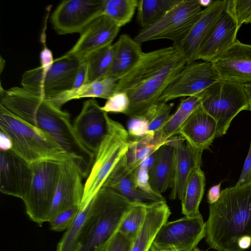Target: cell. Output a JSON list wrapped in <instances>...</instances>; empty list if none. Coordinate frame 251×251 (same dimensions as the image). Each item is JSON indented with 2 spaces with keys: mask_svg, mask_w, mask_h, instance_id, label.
<instances>
[{
  "mask_svg": "<svg viewBox=\"0 0 251 251\" xmlns=\"http://www.w3.org/2000/svg\"><path fill=\"white\" fill-rule=\"evenodd\" d=\"M158 251H180L176 248H157Z\"/></svg>",
  "mask_w": 251,
  "mask_h": 251,
  "instance_id": "50",
  "label": "cell"
},
{
  "mask_svg": "<svg viewBox=\"0 0 251 251\" xmlns=\"http://www.w3.org/2000/svg\"><path fill=\"white\" fill-rule=\"evenodd\" d=\"M211 63L221 79L251 83V44L237 40Z\"/></svg>",
  "mask_w": 251,
  "mask_h": 251,
  "instance_id": "19",
  "label": "cell"
},
{
  "mask_svg": "<svg viewBox=\"0 0 251 251\" xmlns=\"http://www.w3.org/2000/svg\"><path fill=\"white\" fill-rule=\"evenodd\" d=\"M146 206V204L137 203L130 207L126 212L118 231L134 241L145 221Z\"/></svg>",
  "mask_w": 251,
  "mask_h": 251,
  "instance_id": "33",
  "label": "cell"
},
{
  "mask_svg": "<svg viewBox=\"0 0 251 251\" xmlns=\"http://www.w3.org/2000/svg\"><path fill=\"white\" fill-rule=\"evenodd\" d=\"M225 0H212L202 10L201 16L184 39L177 47L187 63L197 60L199 51L209 35L223 7Z\"/></svg>",
  "mask_w": 251,
  "mask_h": 251,
  "instance_id": "20",
  "label": "cell"
},
{
  "mask_svg": "<svg viewBox=\"0 0 251 251\" xmlns=\"http://www.w3.org/2000/svg\"><path fill=\"white\" fill-rule=\"evenodd\" d=\"M245 87L249 102V110L251 111V83L245 84Z\"/></svg>",
  "mask_w": 251,
  "mask_h": 251,
  "instance_id": "48",
  "label": "cell"
},
{
  "mask_svg": "<svg viewBox=\"0 0 251 251\" xmlns=\"http://www.w3.org/2000/svg\"><path fill=\"white\" fill-rule=\"evenodd\" d=\"M250 181H251V142L243 169L235 185H241Z\"/></svg>",
  "mask_w": 251,
  "mask_h": 251,
  "instance_id": "41",
  "label": "cell"
},
{
  "mask_svg": "<svg viewBox=\"0 0 251 251\" xmlns=\"http://www.w3.org/2000/svg\"><path fill=\"white\" fill-rule=\"evenodd\" d=\"M174 106V103L159 102L143 116L149 121L148 130L146 136L153 138L155 133L162 129L171 116Z\"/></svg>",
  "mask_w": 251,
  "mask_h": 251,
  "instance_id": "34",
  "label": "cell"
},
{
  "mask_svg": "<svg viewBox=\"0 0 251 251\" xmlns=\"http://www.w3.org/2000/svg\"><path fill=\"white\" fill-rule=\"evenodd\" d=\"M234 10V0H225L222 10L201 48L197 60L211 62L235 41L240 29Z\"/></svg>",
  "mask_w": 251,
  "mask_h": 251,
  "instance_id": "14",
  "label": "cell"
},
{
  "mask_svg": "<svg viewBox=\"0 0 251 251\" xmlns=\"http://www.w3.org/2000/svg\"><path fill=\"white\" fill-rule=\"evenodd\" d=\"M179 0H140L137 6V21L142 28L162 17Z\"/></svg>",
  "mask_w": 251,
  "mask_h": 251,
  "instance_id": "31",
  "label": "cell"
},
{
  "mask_svg": "<svg viewBox=\"0 0 251 251\" xmlns=\"http://www.w3.org/2000/svg\"><path fill=\"white\" fill-rule=\"evenodd\" d=\"M129 105L130 100L127 93L123 91H116L107 100L101 108L107 113H122L126 115Z\"/></svg>",
  "mask_w": 251,
  "mask_h": 251,
  "instance_id": "35",
  "label": "cell"
},
{
  "mask_svg": "<svg viewBox=\"0 0 251 251\" xmlns=\"http://www.w3.org/2000/svg\"><path fill=\"white\" fill-rule=\"evenodd\" d=\"M104 0L62 1L51 16V22L60 35L80 33L93 20L102 15Z\"/></svg>",
  "mask_w": 251,
  "mask_h": 251,
  "instance_id": "13",
  "label": "cell"
},
{
  "mask_svg": "<svg viewBox=\"0 0 251 251\" xmlns=\"http://www.w3.org/2000/svg\"><path fill=\"white\" fill-rule=\"evenodd\" d=\"M234 10L240 27L251 23V0H234Z\"/></svg>",
  "mask_w": 251,
  "mask_h": 251,
  "instance_id": "39",
  "label": "cell"
},
{
  "mask_svg": "<svg viewBox=\"0 0 251 251\" xmlns=\"http://www.w3.org/2000/svg\"><path fill=\"white\" fill-rule=\"evenodd\" d=\"M201 166L196 167L191 172L181 200L182 213L189 218L202 216L199 206L204 192L205 176Z\"/></svg>",
  "mask_w": 251,
  "mask_h": 251,
  "instance_id": "28",
  "label": "cell"
},
{
  "mask_svg": "<svg viewBox=\"0 0 251 251\" xmlns=\"http://www.w3.org/2000/svg\"><path fill=\"white\" fill-rule=\"evenodd\" d=\"M221 182L212 186L207 193V201L209 204H213L219 200L221 195Z\"/></svg>",
  "mask_w": 251,
  "mask_h": 251,
  "instance_id": "44",
  "label": "cell"
},
{
  "mask_svg": "<svg viewBox=\"0 0 251 251\" xmlns=\"http://www.w3.org/2000/svg\"><path fill=\"white\" fill-rule=\"evenodd\" d=\"M31 165L12 151H0V191L23 201L32 179Z\"/></svg>",
  "mask_w": 251,
  "mask_h": 251,
  "instance_id": "17",
  "label": "cell"
},
{
  "mask_svg": "<svg viewBox=\"0 0 251 251\" xmlns=\"http://www.w3.org/2000/svg\"><path fill=\"white\" fill-rule=\"evenodd\" d=\"M79 61L65 54L47 69L39 66L26 71L22 75V87L51 100L72 89Z\"/></svg>",
  "mask_w": 251,
  "mask_h": 251,
  "instance_id": "8",
  "label": "cell"
},
{
  "mask_svg": "<svg viewBox=\"0 0 251 251\" xmlns=\"http://www.w3.org/2000/svg\"><path fill=\"white\" fill-rule=\"evenodd\" d=\"M205 235L206 222L202 216H184L164 224L152 244L157 248H174L180 251H192Z\"/></svg>",
  "mask_w": 251,
  "mask_h": 251,
  "instance_id": "12",
  "label": "cell"
},
{
  "mask_svg": "<svg viewBox=\"0 0 251 251\" xmlns=\"http://www.w3.org/2000/svg\"><path fill=\"white\" fill-rule=\"evenodd\" d=\"M114 46L111 44L97 50L84 59L86 62V83L102 79L108 76L114 57Z\"/></svg>",
  "mask_w": 251,
  "mask_h": 251,
  "instance_id": "30",
  "label": "cell"
},
{
  "mask_svg": "<svg viewBox=\"0 0 251 251\" xmlns=\"http://www.w3.org/2000/svg\"><path fill=\"white\" fill-rule=\"evenodd\" d=\"M127 126L129 136L134 138H140L147 134L149 121L144 116L130 117Z\"/></svg>",
  "mask_w": 251,
  "mask_h": 251,
  "instance_id": "38",
  "label": "cell"
},
{
  "mask_svg": "<svg viewBox=\"0 0 251 251\" xmlns=\"http://www.w3.org/2000/svg\"><path fill=\"white\" fill-rule=\"evenodd\" d=\"M221 78L210 62L197 60L186 63L159 98L167 103L185 97H197Z\"/></svg>",
  "mask_w": 251,
  "mask_h": 251,
  "instance_id": "11",
  "label": "cell"
},
{
  "mask_svg": "<svg viewBox=\"0 0 251 251\" xmlns=\"http://www.w3.org/2000/svg\"><path fill=\"white\" fill-rule=\"evenodd\" d=\"M12 143L9 137L4 132L0 131V151H11Z\"/></svg>",
  "mask_w": 251,
  "mask_h": 251,
  "instance_id": "45",
  "label": "cell"
},
{
  "mask_svg": "<svg viewBox=\"0 0 251 251\" xmlns=\"http://www.w3.org/2000/svg\"><path fill=\"white\" fill-rule=\"evenodd\" d=\"M113 46V60L108 76L119 80L136 65L144 52L141 44L126 34H122Z\"/></svg>",
  "mask_w": 251,
  "mask_h": 251,
  "instance_id": "26",
  "label": "cell"
},
{
  "mask_svg": "<svg viewBox=\"0 0 251 251\" xmlns=\"http://www.w3.org/2000/svg\"><path fill=\"white\" fill-rule=\"evenodd\" d=\"M0 131L9 137L11 151L31 165L45 160L61 163L70 160L66 152L49 134L18 117L1 104Z\"/></svg>",
  "mask_w": 251,
  "mask_h": 251,
  "instance_id": "5",
  "label": "cell"
},
{
  "mask_svg": "<svg viewBox=\"0 0 251 251\" xmlns=\"http://www.w3.org/2000/svg\"><path fill=\"white\" fill-rule=\"evenodd\" d=\"M118 81V79L108 76L86 83L75 91L67 92L50 101L56 106L61 108L70 100L81 98H99L107 100L116 92Z\"/></svg>",
  "mask_w": 251,
  "mask_h": 251,
  "instance_id": "27",
  "label": "cell"
},
{
  "mask_svg": "<svg viewBox=\"0 0 251 251\" xmlns=\"http://www.w3.org/2000/svg\"><path fill=\"white\" fill-rule=\"evenodd\" d=\"M40 67L44 69L49 68L54 61L51 51L46 46L40 52Z\"/></svg>",
  "mask_w": 251,
  "mask_h": 251,
  "instance_id": "43",
  "label": "cell"
},
{
  "mask_svg": "<svg viewBox=\"0 0 251 251\" xmlns=\"http://www.w3.org/2000/svg\"><path fill=\"white\" fill-rule=\"evenodd\" d=\"M79 60V64L75 77L73 87L69 91H75L86 83L87 75L86 62L84 59H81Z\"/></svg>",
  "mask_w": 251,
  "mask_h": 251,
  "instance_id": "42",
  "label": "cell"
},
{
  "mask_svg": "<svg viewBox=\"0 0 251 251\" xmlns=\"http://www.w3.org/2000/svg\"><path fill=\"white\" fill-rule=\"evenodd\" d=\"M205 240L218 251H244L238 240L251 237V181L223 190L217 202L209 204Z\"/></svg>",
  "mask_w": 251,
  "mask_h": 251,
  "instance_id": "3",
  "label": "cell"
},
{
  "mask_svg": "<svg viewBox=\"0 0 251 251\" xmlns=\"http://www.w3.org/2000/svg\"><path fill=\"white\" fill-rule=\"evenodd\" d=\"M60 164L45 160L31 164L32 179L28 194L23 201L28 217L40 226L47 222L58 180Z\"/></svg>",
  "mask_w": 251,
  "mask_h": 251,
  "instance_id": "10",
  "label": "cell"
},
{
  "mask_svg": "<svg viewBox=\"0 0 251 251\" xmlns=\"http://www.w3.org/2000/svg\"><path fill=\"white\" fill-rule=\"evenodd\" d=\"M79 206H75L66 209L57 214L50 222V229L61 232L68 229L75 221Z\"/></svg>",
  "mask_w": 251,
  "mask_h": 251,
  "instance_id": "36",
  "label": "cell"
},
{
  "mask_svg": "<svg viewBox=\"0 0 251 251\" xmlns=\"http://www.w3.org/2000/svg\"><path fill=\"white\" fill-rule=\"evenodd\" d=\"M107 123V134L95 154L94 162L84 183L83 196L79 206L81 209L89 205L128 149L129 135L125 127L109 116Z\"/></svg>",
  "mask_w": 251,
  "mask_h": 251,
  "instance_id": "6",
  "label": "cell"
},
{
  "mask_svg": "<svg viewBox=\"0 0 251 251\" xmlns=\"http://www.w3.org/2000/svg\"><path fill=\"white\" fill-rule=\"evenodd\" d=\"M197 97L201 100L202 109L217 123L216 137L226 134L240 112L249 110L245 84L221 79Z\"/></svg>",
  "mask_w": 251,
  "mask_h": 251,
  "instance_id": "7",
  "label": "cell"
},
{
  "mask_svg": "<svg viewBox=\"0 0 251 251\" xmlns=\"http://www.w3.org/2000/svg\"><path fill=\"white\" fill-rule=\"evenodd\" d=\"M121 27L101 15L90 22L79 33L74 46L65 54L80 60L92 52L112 44Z\"/></svg>",
  "mask_w": 251,
  "mask_h": 251,
  "instance_id": "18",
  "label": "cell"
},
{
  "mask_svg": "<svg viewBox=\"0 0 251 251\" xmlns=\"http://www.w3.org/2000/svg\"><path fill=\"white\" fill-rule=\"evenodd\" d=\"M203 9L198 0H179L162 17L151 25L142 28L134 37L142 43L168 39L180 43L199 19Z\"/></svg>",
  "mask_w": 251,
  "mask_h": 251,
  "instance_id": "9",
  "label": "cell"
},
{
  "mask_svg": "<svg viewBox=\"0 0 251 251\" xmlns=\"http://www.w3.org/2000/svg\"><path fill=\"white\" fill-rule=\"evenodd\" d=\"M212 0H199V3L200 5L202 7L204 6L205 7H207L210 5Z\"/></svg>",
  "mask_w": 251,
  "mask_h": 251,
  "instance_id": "49",
  "label": "cell"
},
{
  "mask_svg": "<svg viewBox=\"0 0 251 251\" xmlns=\"http://www.w3.org/2000/svg\"><path fill=\"white\" fill-rule=\"evenodd\" d=\"M238 246L239 248L245 251L251 246V237L248 235H244L238 240Z\"/></svg>",
  "mask_w": 251,
  "mask_h": 251,
  "instance_id": "46",
  "label": "cell"
},
{
  "mask_svg": "<svg viewBox=\"0 0 251 251\" xmlns=\"http://www.w3.org/2000/svg\"><path fill=\"white\" fill-rule=\"evenodd\" d=\"M185 141L180 135L171 138L169 141L175 148L174 177L169 196L172 200H182L191 172L201 164L202 155L196 153Z\"/></svg>",
  "mask_w": 251,
  "mask_h": 251,
  "instance_id": "22",
  "label": "cell"
},
{
  "mask_svg": "<svg viewBox=\"0 0 251 251\" xmlns=\"http://www.w3.org/2000/svg\"><path fill=\"white\" fill-rule=\"evenodd\" d=\"M178 134L196 153L202 155L216 138L217 123L201 104L181 126Z\"/></svg>",
  "mask_w": 251,
  "mask_h": 251,
  "instance_id": "21",
  "label": "cell"
},
{
  "mask_svg": "<svg viewBox=\"0 0 251 251\" xmlns=\"http://www.w3.org/2000/svg\"><path fill=\"white\" fill-rule=\"evenodd\" d=\"M134 178L136 186L141 190L162 201H166L162 195L158 194L152 189L150 182L149 171L147 169L139 166L134 170Z\"/></svg>",
  "mask_w": 251,
  "mask_h": 251,
  "instance_id": "37",
  "label": "cell"
},
{
  "mask_svg": "<svg viewBox=\"0 0 251 251\" xmlns=\"http://www.w3.org/2000/svg\"><path fill=\"white\" fill-rule=\"evenodd\" d=\"M0 104L26 122L51 136L64 149L84 177H87L95 154L77 139L70 114L50 100L15 86L0 90Z\"/></svg>",
  "mask_w": 251,
  "mask_h": 251,
  "instance_id": "1",
  "label": "cell"
},
{
  "mask_svg": "<svg viewBox=\"0 0 251 251\" xmlns=\"http://www.w3.org/2000/svg\"><path fill=\"white\" fill-rule=\"evenodd\" d=\"M81 173L70 160L60 164V173L47 222L60 212L75 206H79L83 196L84 183Z\"/></svg>",
  "mask_w": 251,
  "mask_h": 251,
  "instance_id": "16",
  "label": "cell"
},
{
  "mask_svg": "<svg viewBox=\"0 0 251 251\" xmlns=\"http://www.w3.org/2000/svg\"><path fill=\"white\" fill-rule=\"evenodd\" d=\"M171 214L166 201L147 205L145 221L130 251H149L159 229Z\"/></svg>",
  "mask_w": 251,
  "mask_h": 251,
  "instance_id": "24",
  "label": "cell"
},
{
  "mask_svg": "<svg viewBox=\"0 0 251 251\" xmlns=\"http://www.w3.org/2000/svg\"><path fill=\"white\" fill-rule=\"evenodd\" d=\"M186 61L175 45L143 52L138 62L118 80L116 91L127 93L130 100L126 114L141 117L155 104Z\"/></svg>",
  "mask_w": 251,
  "mask_h": 251,
  "instance_id": "2",
  "label": "cell"
},
{
  "mask_svg": "<svg viewBox=\"0 0 251 251\" xmlns=\"http://www.w3.org/2000/svg\"><path fill=\"white\" fill-rule=\"evenodd\" d=\"M201 104V100L195 96L181 100L176 112L171 115L162 129L158 131L162 140L167 142L178 134L181 126Z\"/></svg>",
  "mask_w": 251,
  "mask_h": 251,
  "instance_id": "29",
  "label": "cell"
},
{
  "mask_svg": "<svg viewBox=\"0 0 251 251\" xmlns=\"http://www.w3.org/2000/svg\"><path fill=\"white\" fill-rule=\"evenodd\" d=\"M135 204L102 186L91 202L79 251H103Z\"/></svg>",
  "mask_w": 251,
  "mask_h": 251,
  "instance_id": "4",
  "label": "cell"
},
{
  "mask_svg": "<svg viewBox=\"0 0 251 251\" xmlns=\"http://www.w3.org/2000/svg\"><path fill=\"white\" fill-rule=\"evenodd\" d=\"M149 251H158L156 248L153 245H151V247L149 249Z\"/></svg>",
  "mask_w": 251,
  "mask_h": 251,
  "instance_id": "51",
  "label": "cell"
},
{
  "mask_svg": "<svg viewBox=\"0 0 251 251\" xmlns=\"http://www.w3.org/2000/svg\"><path fill=\"white\" fill-rule=\"evenodd\" d=\"M103 186L110 188L134 203L148 205L162 201L136 186L134 171H130L127 167L126 154L115 165Z\"/></svg>",
  "mask_w": 251,
  "mask_h": 251,
  "instance_id": "23",
  "label": "cell"
},
{
  "mask_svg": "<svg viewBox=\"0 0 251 251\" xmlns=\"http://www.w3.org/2000/svg\"><path fill=\"white\" fill-rule=\"evenodd\" d=\"M169 141L155 151L154 162L149 172L151 185L159 195L171 187L173 181L175 148Z\"/></svg>",
  "mask_w": 251,
  "mask_h": 251,
  "instance_id": "25",
  "label": "cell"
},
{
  "mask_svg": "<svg viewBox=\"0 0 251 251\" xmlns=\"http://www.w3.org/2000/svg\"><path fill=\"white\" fill-rule=\"evenodd\" d=\"M107 113L94 99L85 101L73 123L75 133L81 144L94 154L107 134Z\"/></svg>",
  "mask_w": 251,
  "mask_h": 251,
  "instance_id": "15",
  "label": "cell"
},
{
  "mask_svg": "<svg viewBox=\"0 0 251 251\" xmlns=\"http://www.w3.org/2000/svg\"><path fill=\"white\" fill-rule=\"evenodd\" d=\"M138 0H104L102 15L120 27L129 23L137 9Z\"/></svg>",
  "mask_w": 251,
  "mask_h": 251,
  "instance_id": "32",
  "label": "cell"
},
{
  "mask_svg": "<svg viewBox=\"0 0 251 251\" xmlns=\"http://www.w3.org/2000/svg\"><path fill=\"white\" fill-rule=\"evenodd\" d=\"M192 251H202L198 247H196V248H194Z\"/></svg>",
  "mask_w": 251,
  "mask_h": 251,
  "instance_id": "52",
  "label": "cell"
},
{
  "mask_svg": "<svg viewBox=\"0 0 251 251\" xmlns=\"http://www.w3.org/2000/svg\"><path fill=\"white\" fill-rule=\"evenodd\" d=\"M155 156V152L145 159L140 166L147 169L150 172L153 165Z\"/></svg>",
  "mask_w": 251,
  "mask_h": 251,
  "instance_id": "47",
  "label": "cell"
},
{
  "mask_svg": "<svg viewBox=\"0 0 251 251\" xmlns=\"http://www.w3.org/2000/svg\"><path fill=\"white\" fill-rule=\"evenodd\" d=\"M133 241L118 231L103 251H130Z\"/></svg>",
  "mask_w": 251,
  "mask_h": 251,
  "instance_id": "40",
  "label": "cell"
}]
</instances>
